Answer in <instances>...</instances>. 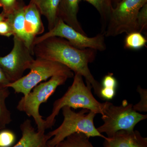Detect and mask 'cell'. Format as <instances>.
Masks as SVG:
<instances>
[{"instance_id":"cell-17","label":"cell","mask_w":147,"mask_h":147,"mask_svg":"<svg viewBox=\"0 0 147 147\" xmlns=\"http://www.w3.org/2000/svg\"><path fill=\"white\" fill-rule=\"evenodd\" d=\"M56 147H94L89 138L83 133L71 134L60 143Z\"/></svg>"},{"instance_id":"cell-25","label":"cell","mask_w":147,"mask_h":147,"mask_svg":"<svg viewBox=\"0 0 147 147\" xmlns=\"http://www.w3.org/2000/svg\"><path fill=\"white\" fill-rule=\"evenodd\" d=\"M13 35L12 28L8 21L5 20L0 22V35L9 37Z\"/></svg>"},{"instance_id":"cell-12","label":"cell","mask_w":147,"mask_h":147,"mask_svg":"<svg viewBox=\"0 0 147 147\" xmlns=\"http://www.w3.org/2000/svg\"><path fill=\"white\" fill-rule=\"evenodd\" d=\"M22 137L13 147H42L49 140L45 131H36L29 119L20 125Z\"/></svg>"},{"instance_id":"cell-16","label":"cell","mask_w":147,"mask_h":147,"mask_svg":"<svg viewBox=\"0 0 147 147\" xmlns=\"http://www.w3.org/2000/svg\"><path fill=\"white\" fill-rule=\"evenodd\" d=\"M86 1L91 4L95 8L97 9L101 16L102 19V33L105 31V28L109 17H110L111 10L113 7L112 3L110 0H79Z\"/></svg>"},{"instance_id":"cell-1","label":"cell","mask_w":147,"mask_h":147,"mask_svg":"<svg viewBox=\"0 0 147 147\" xmlns=\"http://www.w3.org/2000/svg\"><path fill=\"white\" fill-rule=\"evenodd\" d=\"M96 50L90 48L80 49L71 45L67 40L59 37H51L36 44L32 55L40 58L59 63L67 67L74 73L82 75L87 86L93 88L100 98L102 86L91 73L88 64L93 62Z\"/></svg>"},{"instance_id":"cell-23","label":"cell","mask_w":147,"mask_h":147,"mask_svg":"<svg viewBox=\"0 0 147 147\" xmlns=\"http://www.w3.org/2000/svg\"><path fill=\"white\" fill-rule=\"evenodd\" d=\"M18 0H0V7L6 14L11 12L17 4Z\"/></svg>"},{"instance_id":"cell-13","label":"cell","mask_w":147,"mask_h":147,"mask_svg":"<svg viewBox=\"0 0 147 147\" xmlns=\"http://www.w3.org/2000/svg\"><path fill=\"white\" fill-rule=\"evenodd\" d=\"M79 2V0H61L58 10V17L77 31L87 35L77 18Z\"/></svg>"},{"instance_id":"cell-10","label":"cell","mask_w":147,"mask_h":147,"mask_svg":"<svg viewBox=\"0 0 147 147\" xmlns=\"http://www.w3.org/2000/svg\"><path fill=\"white\" fill-rule=\"evenodd\" d=\"M25 29L27 38V47L32 54L33 43L37 36L45 30L41 14L35 4L31 0L25 8Z\"/></svg>"},{"instance_id":"cell-27","label":"cell","mask_w":147,"mask_h":147,"mask_svg":"<svg viewBox=\"0 0 147 147\" xmlns=\"http://www.w3.org/2000/svg\"><path fill=\"white\" fill-rule=\"evenodd\" d=\"M10 82L7 78L3 71L0 68V88H7V85L9 84Z\"/></svg>"},{"instance_id":"cell-29","label":"cell","mask_w":147,"mask_h":147,"mask_svg":"<svg viewBox=\"0 0 147 147\" xmlns=\"http://www.w3.org/2000/svg\"><path fill=\"white\" fill-rule=\"evenodd\" d=\"M110 1H111V2H112V3L114 2L116 4H117V3L121 1V0H110Z\"/></svg>"},{"instance_id":"cell-6","label":"cell","mask_w":147,"mask_h":147,"mask_svg":"<svg viewBox=\"0 0 147 147\" xmlns=\"http://www.w3.org/2000/svg\"><path fill=\"white\" fill-rule=\"evenodd\" d=\"M147 115H142L133 109V105L124 100L119 106L110 103L102 115L104 123L97 128L99 133H105L111 137L121 130H134L139 122L146 119Z\"/></svg>"},{"instance_id":"cell-22","label":"cell","mask_w":147,"mask_h":147,"mask_svg":"<svg viewBox=\"0 0 147 147\" xmlns=\"http://www.w3.org/2000/svg\"><path fill=\"white\" fill-rule=\"evenodd\" d=\"M137 91L139 92L141 100L138 103L133 105V109L136 112H147V91L140 86L137 87Z\"/></svg>"},{"instance_id":"cell-7","label":"cell","mask_w":147,"mask_h":147,"mask_svg":"<svg viewBox=\"0 0 147 147\" xmlns=\"http://www.w3.org/2000/svg\"><path fill=\"white\" fill-rule=\"evenodd\" d=\"M147 0H121L111 10L104 34L115 37L137 31V15Z\"/></svg>"},{"instance_id":"cell-18","label":"cell","mask_w":147,"mask_h":147,"mask_svg":"<svg viewBox=\"0 0 147 147\" xmlns=\"http://www.w3.org/2000/svg\"><path fill=\"white\" fill-rule=\"evenodd\" d=\"M8 88H0V128H5L11 121L10 111L6 107L5 100L9 94Z\"/></svg>"},{"instance_id":"cell-11","label":"cell","mask_w":147,"mask_h":147,"mask_svg":"<svg viewBox=\"0 0 147 147\" xmlns=\"http://www.w3.org/2000/svg\"><path fill=\"white\" fill-rule=\"evenodd\" d=\"M104 140V147H147V138L137 130H121Z\"/></svg>"},{"instance_id":"cell-30","label":"cell","mask_w":147,"mask_h":147,"mask_svg":"<svg viewBox=\"0 0 147 147\" xmlns=\"http://www.w3.org/2000/svg\"><path fill=\"white\" fill-rule=\"evenodd\" d=\"M42 147H50V146H48V145L47 144V143H46V144H45V145H44V146H43Z\"/></svg>"},{"instance_id":"cell-15","label":"cell","mask_w":147,"mask_h":147,"mask_svg":"<svg viewBox=\"0 0 147 147\" xmlns=\"http://www.w3.org/2000/svg\"><path fill=\"white\" fill-rule=\"evenodd\" d=\"M48 22L49 30L55 27L57 22L58 10L61 0H31Z\"/></svg>"},{"instance_id":"cell-21","label":"cell","mask_w":147,"mask_h":147,"mask_svg":"<svg viewBox=\"0 0 147 147\" xmlns=\"http://www.w3.org/2000/svg\"><path fill=\"white\" fill-rule=\"evenodd\" d=\"M16 140V135L13 131L9 130L0 131V147H10Z\"/></svg>"},{"instance_id":"cell-14","label":"cell","mask_w":147,"mask_h":147,"mask_svg":"<svg viewBox=\"0 0 147 147\" xmlns=\"http://www.w3.org/2000/svg\"><path fill=\"white\" fill-rule=\"evenodd\" d=\"M26 5L23 0H18L13 10L7 14L5 20L11 26L13 36L21 39L27 47V38L25 29V8Z\"/></svg>"},{"instance_id":"cell-24","label":"cell","mask_w":147,"mask_h":147,"mask_svg":"<svg viewBox=\"0 0 147 147\" xmlns=\"http://www.w3.org/2000/svg\"><path fill=\"white\" fill-rule=\"evenodd\" d=\"M117 82L113 74L109 73L105 75L102 79V87L109 88L115 89L117 85Z\"/></svg>"},{"instance_id":"cell-28","label":"cell","mask_w":147,"mask_h":147,"mask_svg":"<svg viewBox=\"0 0 147 147\" xmlns=\"http://www.w3.org/2000/svg\"><path fill=\"white\" fill-rule=\"evenodd\" d=\"M6 17V14L3 11H2L1 13H0V22L5 20Z\"/></svg>"},{"instance_id":"cell-9","label":"cell","mask_w":147,"mask_h":147,"mask_svg":"<svg viewBox=\"0 0 147 147\" xmlns=\"http://www.w3.org/2000/svg\"><path fill=\"white\" fill-rule=\"evenodd\" d=\"M13 44L9 54L0 57V68L10 83L22 78L24 71L30 69L34 60L31 50L15 36H13Z\"/></svg>"},{"instance_id":"cell-2","label":"cell","mask_w":147,"mask_h":147,"mask_svg":"<svg viewBox=\"0 0 147 147\" xmlns=\"http://www.w3.org/2000/svg\"><path fill=\"white\" fill-rule=\"evenodd\" d=\"M91 88L84 83L83 76L74 73L73 83L64 94L53 103L51 114L45 119L46 129L52 128L56 122L55 118L65 106L74 109H87L102 115L111 102H100L93 95Z\"/></svg>"},{"instance_id":"cell-26","label":"cell","mask_w":147,"mask_h":147,"mask_svg":"<svg viewBox=\"0 0 147 147\" xmlns=\"http://www.w3.org/2000/svg\"><path fill=\"white\" fill-rule=\"evenodd\" d=\"M116 94L115 89L102 87L100 91V99L110 100L113 99Z\"/></svg>"},{"instance_id":"cell-4","label":"cell","mask_w":147,"mask_h":147,"mask_svg":"<svg viewBox=\"0 0 147 147\" xmlns=\"http://www.w3.org/2000/svg\"><path fill=\"white\" fill-rule=\"evenodd\" d=\"M69 78L68 76L64 75L52 76L48 81L40 83L36 86L28 94L21 98L18 102L16 109L33 118L37 131H45L46 129L45 119H42L39 113L40 106L47 102L57 88L64 84Z\"/></svg>"},{"instance_id":"cell-19","label":"cell","mask_w":147,"mask_h":147,"mask_svg":"<svg viewBox=\"0 0 147 147\" xmlns=\"http://www.w3.org/2000/svg\"><path fill=\"white\" fill-rule=\"evenodd\" d=\"M146 38L142 33L136 31L127 34L124 40V47L127 49L139 50L146 46Z\"/></svg>"},{"instance_id":"cell-20","label":"cell","mask_w":147,"mask_h":147,"mask_svg":"<svg viewBox=\"0 0 147 147\" xmlns=\"http://www.w3.org/2000/svg\"><path fill=\"white\" fill-rule=\"evenodd\" d=\"M137 31L146 32L147 30V3L142 7L137 15Z\"/></svg>"},{"instance_id":"cell-3","label":"cell","mask_w":147,"mask_h":147,"mask_svg":"<svg viewBox=\"0 0 147 147\" xmlns=\"http://www.w3.org/2000/svg\"><path fill=\"white\" fill-rule=\"evenodd\" d=\"M61 110L63 121L58 128L47 134L49 139L47 142L48 146L56 147L67 137L76 133H83L88 138L98 137L107 139V137L99 133L95 126L94 120L95 113L85 109L76 113L67 106H65Z\"/></svg>"},{"instance_id":"cell-8","label":"cell","mask_w":147,"mask_h":147,"mask_svg":"<svg viewBox=\"0 0 147 147\" xmlns=\"http://www.w3.org/2000/svg\"><path fill=\"white\" fill-rule=\"evenodd\" d=\"M55 36L66 40L71 45L79 49L90 48L101 52L106 49L104 34L101 33L94 37H89L69 26L60 18L52 30L35 38L33 43V47L42 40Z\"/></svg>"},{"instance_id":"cell-5","label":"cell","mask_w":147,"mask_h":147,"mask_svg":"<svg viewBox=\"0 0 147 147\" xmlns=\"http://www.w3.org/2000/svg\"><path fill=\"white\" fill-rule=\"evenodd\" d=\"M28 74L16 82L9 83L7 87L12 88L16 93H22L25 96L37 85L52 76L64 75L71 78L74 76L73 71L65 65L40 58L34 59Z\"/></svg>"}]
</instances>
